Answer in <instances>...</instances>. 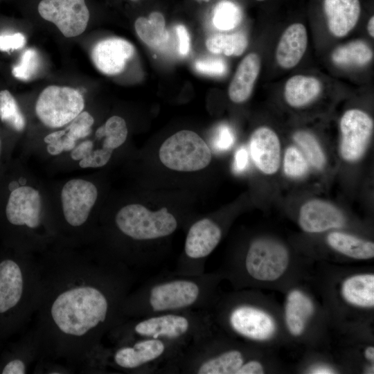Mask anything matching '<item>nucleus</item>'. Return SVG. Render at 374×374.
Returning <instances> with one entry per match:
<instances>
[{
    "instance_id": "nucleus-25",
    "label": "nucleus",
    "mask_w": 374,
    "mask_h": 374,
    "mask_svg": "<svg viewBox=\"0 0 374 374\" xmlns=\"http://www.w3.org/2000/svg\"><path fill=\"white\" fill-rule=\"evenodd\" d=\"M341 294L349 303L363 308L374 306V275L351 276L342 284Z\"/></svg>"
},
{
    "instance_id": "nucleus-4",
    "label": "nucleus",
    "mask_w": 374,
    "mask_h": 374,
    "mask_svg": "<svg viewBox=\"0 0 374 374\" xmlns=\"http://www.w3.org/2000/svg\"><path fill=\"white\" fill-rule=\"evenodd\" d=\"M98 198L97 186L87 178H73L63 184L58 205L51 207L56 244L78 247L92 241L93 212Z\"/></svg>"
},
{
    "instance_id": "nucleus-31",
    "label": "nucleus",
    "mask_w": 374,
    "mask_h": 374,
    "mask_svg": "<svg viewBox=\"0 0 374 374\" xmlns=\"http://www.w3.org/2000/svg\"><path fill=\"white\" fill-rule=\"evenodd\" d=\"M247 45V37L241 32L214 34L206 40V46L210 52L215 54L222 53L227 56L242 55Z\"/></svg>"
},
{
    "instance_id": "nucleus-38",
    "label": "nucleus",
    "mask_w": 374,
    "mask_h": 374,
    "mask_svg": "<svg viewBox=\"0 0 374 374\" xmlns=\"http://www.w3.org/2000/svg\"><path fill=\"white\" fill-rule=\"evenodd\" d=\"M195 69L204 75L220 76L226 71V64L220 58H206L197 60L195 64Z\"/></svg>"
},
{
    "instance_id": "nucleus-18",
    "label": "nucleus",
    "mask_w": 374,
    "mask_h": 374,
    "mask_svg": "<svg viewBox=\"0 0 374 374\" xmlns=\"http://www.w3.org/2000/svg\"><path fill=\"white\" fill-rule=\"evenodd\" d=\"M229 322L234 331L250 339L264 341L276 332L275 321L269 314L249 305L235 308L230 314Z\"/></svg>"
},
{
    "instance_id": "nucleus-50",
    "label": "nucleus",
    "mask_w": 374,
    "mask_h": 374,
    "mask_svg": "<svg viewBox=\"0 0 374 374\" xmlns=\"http://www.w3.org/2000/svg\"><path fill=\"white\" fill-rule=\"evenodd\" d=\"M374 16L372 15L371 17L369 19L367 24V30L368 33L370 35L371 37H374Z\"/></svg>"
},
{
    "instance_id": "nucleus-15",
    "label": "nucleus",
    "mask_w": 374,
    "mask_h": 374,
    "mask_svg": "<svg viewBox=\"0 0 374 374\" xmlns=\"http://www.w3.org/2000/svg\"><path fill=\"white\" fill-rule=\"evenodd\" d=\"M249 150L256 168L263 175H275L282 161L280 139L271 128L262 126L256 129L249 139Z\"/></svg>"
},
{
    "instance_id": "nucleus-53",
    "label": "nucleus",
    "mask_w": 374,
    "mask_h": 374,
    "mask_svg": "<svg viewBox=\"0 0 374 374\" xmlns=\"http://www.w3.org/2000/svg\"><path fill=\"white\" fill-rule=\"evenodd\" d=\"M256 1H264L265 0H256Z\"/></svg>"
},
{
    "instance_id": "nucleus-21",
    "label": "nucleus",
    "mask_w": 374,
    "mask_h": 374,
    "mask_svg": "<svg viewBox=\"0 0 374 374\" xmlns=\"http://www.w3.org/2000/svg\"><path fill=\"white\" fill-rule=\"evenodd\" d=\"M308 45L305 26L301 23L289 26L282 34L276 50V60L283 69H291L299 64Z\"/></svg>"
},
{
    "instance_id": "nucleus-30",
    "label": "nucleus",
    "mask_w": 374,
    "mask_h": 374,
    "mask_svg": "<svg viewBox=\"0 0 374 374\" xmlns=\"http://www.w3.org/2000/svg\"><path fill=\"white\" fill-rule=\"evenodd\" d=\"M244 364L242 354L236 350H229L204 360L196 368L199 374H236Z\"/></svg>"
},
{
    "instance_id": "nucleus-5",
    "label": "nucleus",
    "mask_w": 374,
    "mask_h": 374,
    "mask_svg": "<svg viewBox=\"0 0 374 374\" xmlns=\"http://www.w3.org/2000/svg\"><path fill=\"white\" fill-rule=\"evenodd\" d=\"M115 226L124 236L134 240H153L172 234L177 222L166 208L151 211L139 204L121 208L114 217Z\"/></svg>"
},
{
    "instance_id": "nucleus-45",
    "label": "nucleus",
    "mask_w": 374,
    "mask_h": 374,
    "mask_svg": "<svg viewBox=\"0 0 374 374\" xmlns=\"http://www.w3.org/2000/svg\"><path fill=\"white\" fill-rule=\"evenodd\" d=\"M264 368L262 364L256 360H251L244 363L236 374H262Z\"/></svg>"
},
{
    "instance_id": "nucleus-10",
    "label": "nucleus",
    "mask_w": 374,
    "mask_h": 374,
    "mask_svg": "<svg viewBox=\"0 0 374 374\" xmlns=\"http://www.w3.org/2000/svg\"><path fill=\"white\" fill-rule=\"evenodd\" d=\"M289 264V253L280 242L270 238H258L250 244L245 259L248 274L262 281L280 278Z\"/></svg>"
},
{
    "instance_id": "nucleus-42",
    "label": "nucleus",
    "mask_w": 374,
    "mask_h": 374,
    "mask_svg": "<svg viewBox=\"0 0 374 374\" xmlns=\"http://www.w3.org/2000/svg\"><path fill=\"white\" fill-rule=\"evenodd\" d=\"M95 148L94 143L90 139L78 143L75 148L70 151V158L73 161H80L89 156Z\"/></svg>"
},
{
    "instance_id": "nucleus-2",
    "label": "nucleus",
    "mask_w": 374,
    "mask_h": 374,
    "mask_svg": "<svg viewBox=\"0 0 374 374\" xmlns=\"http://www.w3.org/2000/svg\"><path fill=\"white\" fill-rule=\"evenodd\" d=\"M7 187L0 205L1 243L35 254L54 246L57 235L42 188L24 177Z\"/></svg>"
},
{
    "instance_id": "nucleus-44",
    "label": "nucleus",
    "mask_w": 374,
    "mask_h": 374,
    "mask_svg": "<svg viewBox=\"0 0 374 374\" xmlns=\"http://www.w3.org/2000/svg\"><path fill=\"white\" fill-rule=\"evenodd\" d=\"M249 163L248 150L244 147H240L236 151L233 163V171L239 173L245 170Z\"/></svg>"
},
{
    "instance_id": "nucleus-9",
    "label": "nucleus",
    "mask_w": 374,
    "mask_h": 374,
    "mask_svg": "<svg viewBox=\"0 0 374 374\" xmlns=\"http://www.w3.org/2000/svg\"><path fill=\"white\" fill-rule=\"evenodd\" d=\"M373 118L364 111L350 109L346 111L339 121V154L348 163L359 162L365 155L372 139Z\"/></svg>"
},
{
    "instance_id": "nucleus-46",
    "label": "nucleus",
    "mask_w": 374,
    "mask_h": 374,
    "mask_svg": "<svg viewBox=\"0 0 374 374\" xmlns=\"http://www.w3.org/2000/svg\"><path fill=\"white\" fill-rule=\"evenodd\" d=\"M46 150L47 154L51 156H57L63 153L64 145L62 137L55 142L46 144Z\"/></svg>"
},
{
    "instance_id": "nucleus-16",
    "label": "nucleus",
    "mask_w": 374,
    "mask_h": 374,
    "mask_svg": "<svg viewBox=\"0 0 374 374\" xmlns=\"http://www.w3.org/2000/svg\"><path fill=\"white\" fill-rule=\"evenodd\" d=\"M299 224L307 233H321L343 227L346 217L333 204L323 199H312L301 206Z\"/></svg>"
},
{
    "instance_id": "nucleus-35",
    "label": "nucleus",
    "mask_w": 374,
    "mask_h": 374,
    "mask_svg": "<svg viewBox=\"0 0 374 374\" xmlns=\"http://www.w3.org/2000/svg\"><path fill=\"white\" fill-rule=\"evenodd\" d=\"M242 19V13L240 8L233 1H221L214 8L213 22L219 30H231L239 25Z\"/></svg>"
},
{
    "instance_id": "nucleus-54",
    "label": "nucleus",
    "mask_w": 374,
    "mask_h": 374,
    "mask_svg": "<svg viewBox=\"0 0 374 374\" xmlns=\"http://www.w3.org/2000/svg\"><path fill=\"white\" fill-rule=\"evenodd\" d=\"M131 1H136V0H131Z\"/></svg>"
},
{
    "instance_id": "nucleus-39",
    "label": "nucleus",
    "mask_w": 374,
    "mask_h": 374,
    "mask_svg": "<svg viewBox=\"0 0 374 374\" xmlns=\"http://www.w3.org/2000/svg\"><path fill=\"white\" fill-rule=\"evenodd\" d=\"M112 153V150L102 147L94 148L89 156L78 161V165L81 168L103 167L109 162Z\"/></svg>"
},
{
    "instance_id": "nucleus-51",
    "label": "nucleus",
    "mask_w": 374,
    "mask_h": 374,
    "mask_svg": "<svg viewBox=\"0 0 374 374\" xmlns=\"http://www.w3.org/2000/svg\"><path fill=\"white\" fill-rule=\"evenodd\" d=\"M197 1H204V2H208V1H211V0H197Z\"/></svg>"
},
{
    "instance_id": "nucleus-17",
    "label": "nucleus",
    "mask_w": 374,
    "mask_h": 374,
    "mask_svg": "<svg viewBox=\"0 0 374 374\" xmlns=\"http://www.w3.org/2000/svg\"><path fill=\"white\" fill-rule=\"evenodd\" d=\"M135 52L134 46L119 37L103 39L93 47L91 60L101 73L114 75L123 72Z\"/></svg>"
},
{
    "instance_id": "nucleus-23",
    "label": "nucleus",
    "mask_w": 374,
    "mask_h": 374,
    "mask_svg": "<svg viewBox=\"0 0 374 374\" xmlns=\"http://www.w3.org/2000/svg\"><path fill=\"white\" fill-rule=\"evenodd\" d=\"M322 84L314 76L295 75L290 78L284 87V98L294 108L304 107L319 96Z\"/></svg>"
},
{
    "instance_id": "nucleus-43",
    "label": "nucleus",
    "mask_w": 374,
    "mask_h": 374,
    "mask_svg": "<svg viewBox=\"0 0 374 374\" xmlns=\"http://www.w3.org/2000/svg\"><path fill=\"white\" fill-rule=\"evenodd\" d=\"M176 30L179 39V51L181 55L188 54L190 48V35L186 28L183 25H178Z\"/></svg>"
},
{
    "instance_id": "nucleus-29",
    "label": "nucleus",
    "mask_w": 374,
    "mask_h": 374,
    "mask_svg": "<svg viewBox=\"0 0 374 374\" xmlns=\"http://www.w3.org/2000/svg\"><path fill=\"white\" fill-rule=\"evenodd\" d=\"M292 139L312 169L319 172L325 170L328 163L327 156L316 136L308 130H299L294 133Z\"/></svg>"
},
{
    "instance_id": "nucleus-40",
    "label": "nucleus",
    "mask_w": 374,
    "mask_h": 374,
    "mask_svg": "<svg viewBox=\"0 0 374 374\" xmlns=\"http://www.w3.org/2000/svg\"><path fill=\"white\" fill-rule=\"evenodd\" d=\"M234 141V134L231 128L226 125H222L217 130L213 146L217 151H226L232 147Z\"/></svg>"
},
{
    "instance_id": "nucleus-36",
    "label": "nucleus",
    "mask_w": 374,
    "mask_h": 374,
    "mask_svg": "<svg viewBox=\"0 0 374 374\" xmlns=\"http://www.w3.org/2000/svg\"><path fill=\"white\" fill-rule=\"evenodd\" d=\"M93 124V116L89 112L83 110L64 127V136L78 143L90 135Z\"/></svg>"
},
{
    "instance_id": "nucleus-48",
    "label": "nucleus",
    "mask_w": 374,
    "mask_h": 374,
    "mask_svg": "<svg viewBox=\"0 0 374 374\" xmlns=\"http://www.w3.org/2000/svg\"><path fill=\"white\" fill-rule=\"evenodd\" d=\"M310 373L314 374H332L335 373L333 369L326 366H318L312 368L310 371Z\"/></svg>"
},
{
    "instance_id": "nucleus-52",
    "label": "nucleus",
    "mask_w": 374,
    "mask_h": 374,
    "mask_svg": "<svg viewBox=\"0 0 374 374\" xmlns=\"http://www.w3.org/2000/svg\"><path fill=\"white\" fill-rule=\"evenodd\" d=\"M1 141H0V154H1Z\"/></svg>"
},
{
    "instance_id": "nucleus-20",
    "label": "nucleus",
    "mask_w": 374,
    "mask_h": 374,
    "mask_svg": "<svg viewBox=\"0 0 374 374\" xmlns=\"http://www.w3.org/2000/svg\"><path fill=\"white\" fill-rule=\"evenodd\" d=\"M222 237L220 226L211 220L204 218L190 228L185 242V253L192 259L208 256L219 244Z\"/></svg>"
},
{
    "instance_id": "nucleus-32",
    "label": "nucleus",
    "mask_w": 374,
    "mask_h": 374,
    "mask_svg": "<svg viewBox=\"0 0 374 374\" xmlns=\"http://www.w3.org/2000/svg\"><path fill=\"white\" fill-rule=\"evenodd\" d=\"M127 133L125 121L121 116H112L96 130L95 135L98 139H103L102 148L114 151L125 143Z\"/></svg>"
},
{
    "instance_id": "nucleus-26",
    "label": "nucleus",
    "mask_w": 374,
    "mask_h": 374,
    "mask_svg": "<svg viewBox=\"0 0 374 374\" xmlns=\"http://www.w3.org/2000/svg\"><path fill=\"white\" fill-rule=\"evenodd\" d=\"M328 245L335 251L355 259H370L374 257V244L355 235L333 231L327 236Z\"/></svg>"
},
{
    "instance_id": "nucleus-14",
    "label": "nucleus",
    "mask_w": 374,
    "mask_h": 374,
    "mask_svg": "<svg viewBox=\"0 0 374 374\" xmlns=\"http://www.w3.org/2000/svg\"><path fill=\"white\" fill-rule=\"evenodd\" d=\"M41 357L39 337L33 328L19 339L8 346L1 353L0 374L32 373Z\"/></svg>"
},
{
    "instance_id": "nucleus-34",
    "label": "nucleus",
    "mask_w": 374,
    "mask_h": 374,
    "mask_svg": "<svg viewBox=\"0 0 374 374\" xmlns=\"http://www.w3.org/2000/svg\"><path fill=\"white\" fill-rule=\"evenodd\" d=\"M0 120L17 132H22L26 127V118L17 102L6 89L0 91Z\"/></svg>"
},
{
    "instance_id": "nucleus-22",
    "label": "nucleus",
    "mask_w": 374,
    "mask_h": 374,
    "mask_svg": "<svg viewBox=\"0 0 374 374\" xmlns=\"http://www.w3.org/2000/svg\"><path fill=\"white\" fill-rule=\"evenodd\" d=\"M260 70V59L251 53L240 62L229 87L230 100L235 103L245 102L250 97Z\"/></svg>"
},
{
    "instance_id": "nucleus-11",
    "label": "nucleus",
    "mask_w": 374,
    "mask_h": 374,
    "mask_svg": "<svg viewBox=\"0 0 374 374\" xmlns=\"http://www.w3.org/2000/svg\"><path fill=\"white\" fill-rule=\"evenodd\" d=\"M191 328V321L188 317L166 313L145 318L132 325L122 321L109 332H114L117 336L137 335L166 341L182 338Z\"/></svg>"
},
{
    "instance_id": "nucleus-33",
    "label": "nucleus",
    "mask_w": 374,
    "mask_h": 374,
    "mask_svg": "<svg viewBox=\"0 0 374 374\" xmlns=\"http://www.w3.org/2000/svg\"><path fill=\"white\" fill-rule=\"evenodd\" d=\"M281 163L284 175L292 180L303 179L310 172L309 163L295 144L285 148Z\"/></svg>"
},
{
    "instance_id": "nucleus-28",
    "label": "nucleus",
    "mask_w": 374,
    "mask_h": 374,
    "mask_svg": "<svg viewBox=\"0 0 374 374\" xmlns=\"http://www.w3.org/2000/svg\"><path fill=\"white\" fill-rule=\"evenodd\" d=\"M134 28L139 37L151 48H159L168 41L165 18L159 12H152L148 17H138Z\"/></svg>"
},
{
    "instance_id": "nucleus-37",
    "label": "nucleus",
    "mask_w": 374,
    "mask_h": 374,
    "mask_svg": "<svg viewBox=\"0 0 374 374\" xmlns=\"http://www.w3.org/2000/svg\"><path fill=\"white\" fill-rule=\"evenodd\" d=\"M39 66V57L37 51L28 48L21 54L18 64L12 67V73L16 78L27 81L35 75Z\"/></svg>"
},
{
    "instance_id": "nucleus-24",
    "label": "nucleus",
    "mask_w": 374,
    "mask_h": 374,
    "mask_svg": "<svg viewBox=\"0 0 374 374\" xmlns=\"http://www.w3.org/2000/svg\"><path fill=\"white\" fill-rule=\"evenodd\" d=\"M313 312L314 305L308 296L296 290L290 292L285 311V321L290 332L294 336L301 335Z\"/></svg>"
},
{
    "instance_id": "nucleus-47",
    "label": "nucleus",
    "mask_w": 374,
    "mask_h": 374,
    "mask_svg": "<svg viewBox=\"0 0 374 374\" xmlns=\"http://www.w3.org/2000/svg\"><path fill=\"white\" fill-rule=\"evenodd\" d=\"M64 134V130H58L48 134L44 138V141L46 144L55 142L60 139Z\"/></svg>"
},
{
    "instance_id": "nucleus-7",
    "label": "nucleus",
    "mask_w": 374,
    "mask_h": 374,
    "mask_svg": "<svg viewBox=\"0 0 374 374\" xmlns=\"http://www.w3.org/2000/svg\"><path fill=\"white\" fill-rule=\"evenodd\" d=\"M82 94L69 87L50 85L39 94L35 112L39 121L51 129L66 126L84 108Z\"/></svg>"
},
{
    "instance_id": "nucleus-41",
    "label": "nucleus",
    "mask_w": 374,
    "mask_h": 374,
    "mask_svg": "<svg viewBox=\"0 0 374 374\" xmlns=\"http://www.w3.org/2000/svg\"><path fill=\"white\" fill-rule=\"evenodd\" d=\"M26 43V37L21 33L0 35V51L8 52L23 48Z\"/></svg>"
},
{
    "instance_id": "nucleus-12",
    "label": "nucleus",
    "mask_w": 374,
    "mask_h": 374,
    "mask_svg": "<svg viewBox=\"0 0 374 374\" xmlns=\"http://www.w3.org/2000/svg\"><path fill=\"white\" fill-rule=\"evenodd\" d=\"M37 10L44 19L55 24L66 37L81 35L90 17L84 0H42Z\"/></svg>"
},
{
    "instance_id": "nucleus-6",
    "label": "nucleus",
    "mask_w": 374,
    "mask_h": 374,
    "mask_svg": "<svg viewBox=\"0 0 374 374\" xmlns=\"http://www.w3.org/2000/svg\"><path fill=\"white\" fill-rule=\"evenodd\" d=\"M159 156L166 167L181 172L202 170L209 165L212 157L206 143L190 130H181L168 138Z\"/></svg>"
},
{
    "instance_id": "nucleus-8",
    "label": "nucleus",
    "mask_w": 374,
    "mask_h": 374,
    "mask_svg": "<svg viewBox=\"0 0 374 374\" xmlns=\"http://www.w3.org/2000/svg\"><path fill=\"white\" fill-rule=\"evenodd\" d=\"M202 294L201 285L190 279H174L153 285L143 299L126 296L123 302L143 301V308L154 312L177 311L196 304Z\"/></svg>"
},
{
    "instance_id": "nucleus-27",
    "label": "nucleus",
    "mask_w": 374,
    "mask_h": 374,
    "mask_svg": "<svg viewBox=\"0 0 374 374\" xmlns=\"http://www.w3.org/2000/svg\"><path fill=\"white\" fill-rule=\"evenodd\" d=\"M373 57L370 46L362 40H354L337 46L331 54L332 62L340 67H362Z\"/></svg>"
},
{
    "instance_id": "nucleus-1",
    "label": "nucleus",
    "mask_w": 374,
    "mask_h": 374,
    "mask_svg": "<svg viewBox=\"0 0 374 374\" xmlns=\"http://www.w3.org/2000/svg\"><path fill=\"white\" fill-rule=\"evenodd\" d=\"M81 247L55 244L36 254L39 293L33 328L41 343L39 362L94 373L104 335L124 319L129 278L123 265Z\"/></svg>"
},
{
    "instance_id": "nucleus-19",
    "label": "nucleus",
    "mask_w": 374,
    "mask_h": 374,
    "mask_svg": "<svg viewBox=\"0 0 374 374\" xmlns=\"http://www.w3.org/2000/svg\"><path fill=\"white\" fill-rule=\"evenodd\" d=\"M323 7L329 31L336 37L348 34L361 14L359 0H323Z\"/></svg>"
},
{
    "instance_id": "nucleus-49",
    "label": "nucleus",
    "mask_w": 374,
    "mask_h": 374,
    "mask_svg": "<svg viewBox=\"0 0 374 374\" xmlns=\"http://www.w3.org/2000/svg\"><path fill=\"white\" fill-rule=\"evenodd\" d=\"M365 357L370 360L373 362L374 360V348L373 346H368L365 349L364 352Z\"/></svg>"
},
{
    "instance_id": "nucleus-3",
    "label": "nucleus",
    "mask_w": 374,
    "mask_h": 374,
    "mask_svg": "<svg viewBox=\"0 0 374 374\" xmlns=\"http://www.w3.org/2000/svg\"><path fill=\"white\" fill-rule=\"evenodd\" d=\"M39 293L37 255L1 243L0 341L22 330L34 317Z\"/></svg>"
},
{
    "instance_id": "nucleus-13",
    "label": "nucleus",
    "mask_w": 374,
    "mask_h": 374,
    "mask_svg": "<svg viewBox=\"0 0 374 374\" xmlns=\"http://www.w3.org/2000/svg\"><path fill=\"white\" fill-rule=\"evenodd\" d=\"M118 344L112 352H107V364L110 359L118 368L135 371L159 359L166 352V342L154 338L143 337L118 339Z\"/></svg>"
}]
</instances>
